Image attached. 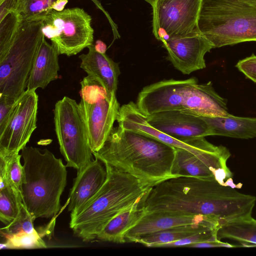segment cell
Returning a JSON list of instances; mask_svg holds the SVG:
<instances>
[{
	"mask_svg": "<svg viewBox=\"0 0 256 256\" xmlns=\"http://www.w3.org/2000/svg\"><path fill=\"white\" fill-rule=\"evenodd\" d=\"M256 197L220 184L190 176L170 178L149 190L142 206L146 212L168 211L201 214L226 222L252 216Z\"/></svg>",
	"mask_w": 256,
	"mask_h": 256,
	"instance_id": "6da1fadb",
	"label": "cell"
},
{
	"mask_svg": "<svg viewBox=\"0 0 256 256\" xmlns=\"http://www.w3.org/2000/svg\"><path fill=\"white\" fill-rule=\"evenodd\" d=\"M176 148L143 134L114 127L95 158L142 180L154 184L174 177Z\"/></svg>",
	"mask_w": 256,
	"mask_h": 256,
	"instance_id": "7a4b0ae2",
	"label": "cell"
},
{
	"mask_svg": "<svg viewBox=\"0 0 256 256\" xmlns=\"http://www.w3.org/2000/svg\"><path fill=\"white\" fill-rule=\"evenodd\" d=\"M107 179L92 200L70 218L74 234L84 242L96 238L106 224L122 210L145 196L156 184L140 180L105 164Z\"/></svg>",
	"mask_w": 256,
	"mask_h": 256,
	"instance_id": "3957f363",
	"label": "cell"
},
{
	"mask_svg": "<svg viewBox=\"0 0 256 256\" xmlns=\"http://www.w3.org/2000/svg\"><path fill=\"white\" fill-rule=\"evenodd\" d=\"M24 180L23 203L34 220L55 216L66 184V166L49 150L26 146L21 150Z\"/></svg>",
	"mask_w": 256,
	"mask_h": 256,
	"instance_id": "277c9868",
	"label": "cell"
},
{
	"mask_svg": "<svg viewBox=\"0 0 256 256\" xmlns=\"http://www.w3.org/2000/svg\"><path fill=\"white\" fill-rule=\"evenodd\" d=\"M197 28L214 48L256 42V7L243 0H202Z\"/></svg>",
	"mask_w": 256,
	"mask_h": 256,
	"instance_id": "5b68a950",
	"label": "cell"
},
{
	"mask_svg": "<svg viewBox=\"0 0 256 256\" xmlns=\"http://www.w3.org/2000/svg\"><path fill=\"white\" fill-rule=\"evenodd\" d=\"M44 37L42 21L22 22L9 48L0 58V94L8 102L14 103L26 90Z\"/></svg>",
	"mask_w": 256,
	"mask_h": 256,
	"instance_id": "8992f818",
	"label": "cell"
},
{
	"mask_svg": "<svg viewBox=\"0 0 256 256\" xmlns=\"http://www.w3.org/2000/svg\"><path fill=\"white\" fill-rule=\"evenodd\" d=\"M54 114L56 134L66 166L79 172L92 160L93 154L81 108L65 96L55 104Z\"/></svg>",
	"mask_w": 256,
	"mask_h": 256,
	"instance_id": "52a82bcc",
	"label": "cell"
},
{
	"mask_svg": "<svg viewBox=\"0 0 256 256\" xmlns=\"http://www.w3.org/2000/svg\"><path fill=\"white\" fill-rule=\"evenodd\" d=\"M92 17L83 8L52 10L42 20V32L59 54L76 55L93 44Z\"/></svg>",
	"mask_w": 256,
	"mask_h": 256,
	"instance_id": "ba28073f",
	"label": "cell"
},
{
	"mask_svg": "<svg viewBox=\"0 0 256 256\" xmlns=\"http://www.w3.org/2000/svg\"><path fill=\"white\" fill-rule=\"evenodd\" d=\"M116 121L118 126L152 137L174 148L186 150L202 160L214 171L222 169L228 157V148L216 146L205 138L184 142L172 138L152 126L146 116L138 108L136 103L130 102L120 107Z\"/></svg>",
	"mask_w": 256,
	"mask_h": 256,
	"instance_id": "9c48e42d",
	"label": "cell"
},
{
	"mask_svg": "<svg viewBox=\"0 0 256 256\" xmlns=\"http://www.w3.org/2000/svg\"><path fill=\"white\" fill-rule=\"evenodd\" d=\"M202 0H154L152 32L162 42L184 36L196 28Z\"/></svg>",
	"mask_w": 256,
	"mask_h": 256,
	"instance_id": "30bf717a",
	"label": "cell"
},
{
	"mask_svg": "<svg viewBox=\"0 0 256 256\" xmlns=\"http://www.w3.org/2000/svg\"><path fill=\"white\" fill-rule=\"evenodd\" d=\"M38 102L35 90H26L17 100L11 118L0 134V149L19 152L26 146L37 127Z\"/></svg>",
	"mask_w": 256,
	"mask_h": 256,
	"instance_id": "8fae6325",
	"label": "cell"
},
{
	"mask_svg": "<svg viewBox=\"0 0 256 256\" xmlns=\"http://www.w3.org/2000/svg\"><path fill=\"white\" fill-rule=\"evenodd\" d=\"M196 78L184 80H165L144 87L139 92L136 104L145 116L171 110H182L184 96Z\"/></svg>",
	"mask_w": 256,
	"mask_h": 256,
	"instance_id": "7c38bea8",
	"label": "cell"
},
{
	"mask_svg": "<svg viewBox=\"0 0 256 256\" xmlns=\"http://www.w3.org/2000/svg\"><path fill=\"white\" fill-rule=\"evenodd\" d=\"M162 42L168 52V60L184 74L204 68V56L214 48L197 28L188 34L172 38Z\"/></svg>",
	"mask_w": 256,
	"mask_h": 256,
	"instance_id": "4fadbf2b",
	"label": "cell"
},
{
	"mask_svg": "<svg viewBox=\"0 0 256 256\" xmlns=\"http://www.w3.org/2000/svg\"><path fill=\"white\" fill-rule=\"evenodd\" d=\"M146 118L154 128L180 140L190 142L214 136L212 130L200 116L184 111H164L146 116Z\"/></svg>",
	"mask_w": 256,
	"mask_h": 256,
	"instance_id": "5bb4252c",
	"label": "cell"
},
{
	"mask_svg": "<svg viewBox=\"0 0 256 256\" xmlns=\"http://www.w3.org/2000/svg\"><path fill=\"white\" fill-rule=\"evenodd\" d=\"M78 104L85 119L92 150L97 152L104 146L117 120L120 106L116 94L94 104L82 100Z\"/></svg>",
	"mask_w": 256,
	"mask_h": 256,
	"instance_id": "9a60e30c",
	"label": "cell"
},
{
	"mask_svg": "<svg viewBox=\"0 0 256 256\" xmlns=\"http://www.w3.org/2000/svg\"><path fill=\"white\" fill-rule=\"evenodd\" d=\"M108 176L105 164L95 158L77 172L68 198L70 218L78 214L100 190Z\"/></svg>",
	"mask_w": 256,
	"mask_h": 256,
	"instance_id": "2e32d148",
	"label": "cell"
},
{
	"mask_svg": "<svg viewBox=\"0 0 256 256\" xmlns=\"http://www.w3.org/2000/svg\"><path fill=\"white\" fill-rule=\"evenodd\" d=\"M198 224L218 226L216 219L201 214L193 215L168 211L146 212L124 236L126 242H136L140 238L174 227Z\"/></svg>",
	"mask_w": 256,
	"mask_h": 256,
	"instance_id": "e0dca14e",
	"label": "cell"
},
{
	"mask_svg": "<svg viewBox=\"0 0 256 256\" xmlns=\"http://www.w3.org/2000/svg\"><path fill=\"white\" fill-rule=\"evenodd\" d=\"M182 111L198 116H228L226 100L214 90L210 82L194 84L186 92Z\"/></svg>",
	"mask_w": 256,
	"mask_h": 256,
	"instance_id": "ac0fdd59",
	"label": "cell"
},
{
	"mask_svg": "<svg viewBox=\"0 0 256 256\" xmlns=\"http://www.w3.org/2000/svg\"><path fill=\"white\" fill-rule=\"evenodd\" d=\"M59 54L52 44L43 38L34 60L28 80L26 90L44 89L52 81L58 78Z\"/></svg>",
	"mask_w": 256,
	"mask_h": 256,
	"instance_id": "d6986e66",
	"label": "cell"
},
{
	"mask_svg": "<svg viewBox=\"0 0 256 256\" xmlns=\"http://www.w3.org/2000/svg\"><path fill=\"white\" fill-rule=\"evenodd\" d=\"M88 48V51L86 54L79 56L81 60L80 68L88 75L97 77L110 94H116L120 74L118 63L114 62L106 54L97 52L94 44Z\"/></svg>",
	"mask_w": 256,
	"mask_h": 256,
	"instance_id": "ffe728a7",
	"label": "cell"
},
{
	"mask_svg": "<svg viewBox=\"0 0 256 256\" xmlns=\"http://www.w3.org/2000/svg\"><path fill=\"white\" fill-rule=\"evenodd\" d=\"M142 200L137 202L114 217L98 234L96 238L104 242H126L124 236L126 232L146 212L142 206Z\"/></svg>",
	"mask_w": 256,
	"mask_h": 256,
	"instance_id": "44dd1931",
	"label": "cell"
},
{
	"mask_svg": "<svg viewBox=\"0 0 256 256\" xmlns=\"http://www.w3.org/2000/svg\"><path fill=\"white\" fill-rule=\"evenodd\" d=\"M212 130L214 136L249 139L256 138V118L200 116Z\"/></svg>",
	"mask_w": 256,
	"mask_h": 256,
	"instance_id": "7402d4cb",
	"label": "cell"
},
{
	"mask_svg": "<svg viewBox=\"0 0 256 256\" xmlns=\"http://www.w3.org/2000/svg\"><path fill=\"white\" fill-rule=\"evenodd\" d=\"M172 174L174 176H190L215 180V172L202 160L192 152L176 148Z\"/></svg>",
	"mask_w": 256,
	"mask_h": 256,
	"instance_id": "603a6c76",
	"label": "cell"
},
{
	"mask_svg": "<svg viewBox=\"0 0 256 256\" xmlns=\"http://www.w3.org/2000/svg\"><path fill=\"white\" fill-rule=\"evenodd\" d=\"M217 238L239 242L242 246H256V220L252 216L222 224L218 227Z\"/></svg>",
	"mask_w": 256,
	"mask_h": 256,
	"instance_id": "cb8c5ba5",
	"label": "cell"
},
{
	"mask_svg": "<svg viewBox=\"0 0 256 256\" xmlns=\"http://www.w3.org/2000/svg\"><path fill=\"white\" fill-rule=\"evenodd\" d=\"M216 225L208 224H188L156 232L140 238L136 242L148 247L170 242L210 229H218Z\"/></svg>",
	"mask_w": 256,
	"mask_h": 256,
	"instance_id": "d4e9b609",
	"label": "cell"
},
{
	"mask_svg": "<svg viewBox=\"0 0 256 256\" xmlns=\"http://www.w3.org/2000/svg\"><path fill=\"white\" fill-rule=\"evenodd\" d=\"M21 158L19 152L0 149V190L10 185L20 191L24 180Z\"/></svg>",
	"mask_w": 256,
	"mask_h": 256,
	"instance_id": "484cf974",
	"label": "cell"
},
{
	"mask_svg": "<svg viewBox=\"0 0 256 256\" xmlns=\"http://www.w3.org/2000/svg\"><path fill=\"white\" fill-rule=\"evenodd\" d=\"M24 204L21 192L10 185L0 190V220L7 225L20 214Z\"/></svg>",
	"mask_w": 256,
	"mask_h": 256,
	"instance_id": "4316f807",
	"label": "cell"
},
{
	"mask_svg": "<svg viewBox=\"0 0 256 256\" xmlns=\"http://www.w3.org/2000/svg\"><path fill=\"white\" fill-rule=\"evenodd\" d=\"M56 0H18L16 13L22 22L42 21Z\"/></svg>",
	"mask_w": 256,
	"mask_h": 256,
	"instance_id": "83f0119b",
	"label": "cell"
},
{
	"mask_svg": "<svg viewBox=\"0 0 256 256\" xmlns=\"http://www.w3.org/2000/svg\"><path fill=\"white\" fill-rule=\"evenodd\" d=\"M80 84L81 100L90 104H95L112 94H110L102 82L94 76L88 75L84 77Z\"/></svg>",
	"mask_w": 256,
	"mask_h": 256,
	"instance_id": "f1b7e54d",
	"label": "cell"
},
{
	"mask_svg": "<svg viewBox=\"0 0 256 256\" xmlns=\"http://www.w3.org/2000/svg\"><path fill=\"white\" fill-rule=\"evenodd\" d=\"M22 22L16 12L8 14L0 21V58L9 48Z\"/></svg>",
	"mask_w": 256,
	"mask_h": 256,
	"instance_id": "f546056e",
	"label": "cell"
},
{
	"mask_svg": "<svg viewBox=\"0 0 256 256\" xmlns=\"http://www.w3.org/2000/svg\"><path fill=\"white\" fill-rule=\"evenodd\" d=\"M3 236L6 238V242L0 244L1 248H40L47 247L36 230L31 234L20 232Z\"/></svg>",
	"mask_w": 256,
	"mask_h": 256,
	"instance_id": "4dcf8cb0",
	"label": "cell"
},
{
	"mask_svg": "<svg viewBox=\"0 0 256 256\" xmlns=\"http://www.w3.org/2000/svg\"><path fill=\"white\" fill-rule=\"evenodd\" d=\"M34 220L24 204L18 216L11 223L0 228L2 236L12 235L20 232L32 233L36 231L33 224Z\"/></svg>",
	"mask_w": 256,
	"mask_h": 256,
	"instance_id": "1f68e13d",
	"label": "cell"
},
{
	"mask_svg": "<svg viewBox=\"0 0 256 256\" xmlns=\"http://www.w3.org/2000/svg\"><path fill=\"white\" fill-rule=\"evenodd\" d=\"M218 230V229L206 230L178 240L161 244L158 247L188 246L192 244L208 241L217 236Z\"/></svg>",
	"mask_w": 256,
	"mask_h": 256,
	"instance_id": "d6a6232c",
	"label": "cell"
},
{
	"mask_svg": "<svg viewBox=\"0 0 256 256\" xmlns=\"http://www.w3.org/2000/svg\"><path fill=\"white\" fill-rule=\"evenodd\" d=\"M236 66L247 78L256 83V55L252 54L239 60Z\"/></svg>",
	"mask_w": 256,
	"mask_h": 256,
	"instance_id": "836d02e7",
	"label": "cell"
},
{
	"mask_svg": "<svg viewBox=\"0 0 256 256\" xmlns=\"http://www.w3.org/2000/svg\"><path fill=\"white\" fill-rule=\"evenodd\" d=\"M16 102V101L10 104L7 102L5 96L0 94V134L8 125L14 112Z\"/></svg>",
	"mask_w": 256,
	"mask_h": 256,
	"instance_id": "e575fe53",
	"label": "cell"
},
{
	"mask_svg": "<svg viewBox=\"0 0 256 256\" xmlns=\"http://www.w3.org/2000/svg\"><path fill=\"white\" fill-rule=\"evenodd\" d=\"M18 0H0V21L8 14L16 12Z\"/></svg>",
	"mask_w": 256,
	"mask_h": 256,
	"instance_id": "d590c367",
	"label": "cell"
},
{
	"mask_svg": "<svg viewBox=\"0 0 256 256\" xmlns=\"http://www.w3.org/2000/svg\"><path fill=\"white\" fill-rule=\"evenodd\" d=\"M95 50L100 54H104L107 50L106 44L100 40H98L94 44Z\"/></svg>",
	"mask_w": 256,
	"mask_h": 256,
	"instance_id": "8d00e7d4",
	"label": "cell"
},
{
	"mask_svg": "<svg viewBox=\"0 0 256 256\" xmlns=\"http://www.w3.org/2000/svg\"><path fill=\"white\" fill-rule=\"evenodd\" d=\"M68 2V0H56L52 6V9L58 12L62 11Z\"/></svg>",
	"mask_w": 256,
	"mask_h": 256,
	"instance_id": "74e56055",
	"label": "cell"
},
{
	"mask_svg": "<svg viewBox=\"0 0 256 256\" xmlns=\"http://www.w3.org/2000/svg\"><path fill=\"white\" fill-rule=\"evenodd\" d=\"M90 0L92 1L98 8L102 10L104 13V14L108 16V18H110V16H108V14L104 10V8L101 5L100 3L98 0Z\"/></svg>",
	"mask_w": 256,
	"mask_h": 256,
	"instance_id": "f35d334b",
	"label": "cell"
},
{
	"mask_svg": "<svg viewBox=\"0 0 256 256\" xmlns=\"http://www.w3.org/2000/svg\"><path fill=\"white\" fill-rule=\"evenodd\" d=\"M248 4L256 7V0H243Z\"/></svg>",
	"mask_w": 256,
	"mask_h": 256,
	"instance_id": "ab89813d",
	"label": "cell"
},
{
	"mask_svg": "<svg viewBox=\"0 0 256 256\" xmlns=\"http://www.w3.org/2000/svg\"><path fill=\"white\" fill-rule=\"evenodd\" d=\"M146 2H148L150 4L152 5L154 1V0H145Z\"/></svg>",
	"mask_w": 256,
	"mask_h": 256,
	"instance_id": "60d3db41",
	"label": "cell"
}]
</instances>
